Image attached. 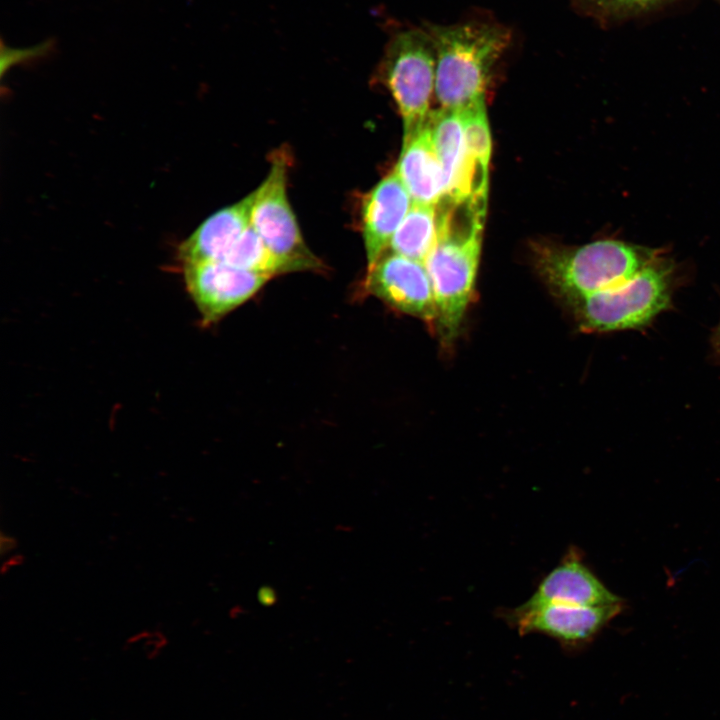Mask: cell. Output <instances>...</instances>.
Wrapping results in <instances>:
<instances>
[{
	"label": "cell",
	"mask_w": 720,
	"mask_h": 720,
	"mask_svg": "<svg viewBox=\"0 0 720 720\" xmlns=\"http://www.w3.org/2000/svg\"><path fill=\"white\" fill-rule=\"evenodd\" d=\"M486 205L472 200L438 204L439 235L424 265L435 296V328L446 346L456 338L474 297Z\"/></svg>",
	"instance_id": "obj_1"
},
{
	"label": "cell",
	"mask_w": 720,
	"mask_h": 720,
	"mask_svg": "<svg viewBox=\"0 0 720 720\" xmlns=\"http://www.w3.org/2000/svg\"><path fill=\"white\" fill-rule=\"evenodd\" d=\"M424 27L435 47V94L441 108L462 111L485 102L494 67L510 44V30L489 22Z\"/></svg>",
	"instance_id": "obj_2"
},
{
	"label": "cell",
	"mask_w": 720,
	"mask_h": 720,
	"mask_svg": "<svg viewBox=\"0 0 720 720\" xmlns=\"http://www.w3.org/2000/svg\"><path fill=\"white\" fill-rule=\"evenodd\" d=\"M655 258L617 240H599L573 249H544L538 267L547 283L570 302L614 288Z\"/></svg>",
	"instance_id": "obj_3"
},
{
	"label": "cell",
	"mask_w": 720,
	"mask_h": 720,
	"mask_svg": "<svg viewBox=\"0 0 720 720\" xmlns=\"http://www.w3.org/2000/svg\"><path fill=\"white\" fill-rule=\"evenodd\" d=\"M670 302V271L655 259L626 282L570 303L583 331L610 332L644 327Z\"/></svg>",
	"instance_id": "obj_4"
},
{
	"label": "cell",
	"mask_w": 720,
	"mask_h": 720,
	"mask_svg": "<svg viewBox=\"0 0 720 720\" xmlns=\"http://www.w3.org/2000/svg\"><path fill=\"white\" fill-rule=\"evenodd\" d=\"M380 68L383 82L400 111L403 139H406L427 123L431 113L436 52L426 28H408L394 33Z\"/></svg>",
	"instance_id": "obj_5"
},
{
	"label": "cell",
	"mask_w": 720,
	"mask_h": 720,
	"mask_svg": "<svg viewBox=\"0 0 720 720\" xmlns=\"http://www.w3.org/2000/svg\"><path fill=\"white\" fill-rule=\"evenodd\" d=\"M287 163L282 153L273 157L267 177L253 192L250 225L287 272L319 270L322 263L306 246L287 198Z\"/></svg>",
	"instance_id": "obj_6"
},
{
	"label": "cell",
	"mask_w": 720,
	"mask_h": 720,
	"mask_svg": "<svg viewBox=\"0 0 720 720\" xmlns=\"http://www.w3.org/2000/svg\"><path fill=\"white\" fill-rule=\"evenodd\" d=\"M187 291L209 327L253 297L271 275L244 270L222 261L184 264Z\"/></svg>",
	"instance_id": "obj_7"
},
{
	"label": "cell",
	"mask_w": 720,
	"mask_h": 720,
	"mask_svg": "<svg viewBox=\"0 0 720 720\" xmlns=\"http://www.w3.org/2000/svg\"><path fill=\"white\" fill-rule=\"evenodd\" d=\"M428 124L442 170L441 201H487L488 167L468 156L460 112L442 108L431 111Z\"/></svg>",
	"instance_id": "obj_8"
},
{
	"label": "cell",
	"mask_w": 720,
	"mask_h": 720,
	"mask_svg": "<svg viewBox=\"0 0 720 720\" xmlns=\"http://www.w3.org/2000/svg\"><path fill=\"white\" fill-rule=\"evenodd\" d=\"M364 290L393 309L435 327L437 310L424 263L390 252L367 270Z\"/></svg>",
	"instance_id": "obj_9"
},
{
	"label": "cell",
	"mask_w": 720,
	"mask_h": 720,
	"mask_svg": "<svg viewBox=\"0 0 720 720\" xmlns=\"http://www.w3.org/2000/svg\"><path fill=\"white\" fill-rule=\"evenodd\" d=\"M622 608V603L604 606L549 603L531 608L518 606L505 617L520 634L540 633L563 646L576 648L590 642Z\"/></svg>",
	"instance_id": "obj_10"
},
{
	"label": "cell",
	"mask_w": 720,
	"mask_h": 720,
	"mask_svg": "<svg viewBox=\"0 0 720 720\" xmlns=\"http://www.w3.org/2000/svg\"><path fill=\"white\" fill-rule=\"evenodd\" d=\"M622 602L583 562L580 554L572 549L519 607L531 608L549 603L604 606Z\"/></svg>",
	"instance_id": "obj_11"
},
{
	"label": "cell",
	"mask_w": 720,
	"mask_h": 720,
	"mask_svg": "<svg viewBox=\"0 0 720 720\" xmlns=\"http://www.w3.org/2000/svg\"><path fill=\"white\" fill-rule=\"evenodd\" d=\"M412 198L395 171L363 199L362 225L367 270L383 255L412 206Z\"/></svg>",
	"instance_id": "obj_12"
},
{
	"label": "cell",
	"mask_w": 720,
	"mask_h": 720,
	"mask_svg": "<svg viewBox=\"0 0 720 720\" xmlns=\"http://www.w3.org/2000/svg\"><path fill=\"white\" fill-rule=\"evenodd\" d=\"M253 193L208 217L178 247L182 265L221 261L240 235L250 226Z\"/></svg>",
	"instance_id": "obj_13"
},
{
	"label": "cell",
	"mask_w": 720,
	"mask_h": 720,
	"mask_svg": "<svg viewBox=\"0 0 720 720\" xmlns=\"http://www.w3.org/2000/svg\"><path fill=\"white\" fill-rule=\"evenodd\" d=\"M394 171L413 203L438 205L441 202L444 195L442 170L428 121L420 130L403 139Z\"/></svg>",
	"instance_id": "obj_14"
},
{
	"label": "cell",
	"mask_w": 720,
	"mask_h": 720,
	"mask_svg": "<svg viewBox=\"0 0 720 720\" xmlns=\"http://www.w3.org/2000/svg\"><path fill=\"white\" fill-rule=\"evenodd\" d=\"M439 227L438 205L413 203L388 248L392 253L424 263L437 242Z\"/></svg>",
	"instance_id": "obj_15"
},
{
	"label": "cell",
	"mask_w": 720,
	"mask_h": 720,
	"mask_svg": "<svg viewBox=\"0 0 720 720\" xmlns=\"http://www.w3.org/2000/svg\"><path fill=\"white\" fill-rule=\"evenodd\" d=\"M229 265L257 273H285L281 260L267 247L250 225L236 240L221 260Z\"/></svg>",
	"instance_id": "obj_16"
},
{
	"label": "cell",
	"mask_w": 720,
	"mask_h": 720,
	"mask_svg": "<svg viewBox=\"0 0 720 720\" xmlns=\"http://www.w3.org/2000/svg\"><path fill=\"white\" fill-rule=\"evenodd\" d=\"M459 112L462 118L468 156L488 167L492 144L485 102L475 104Z\"/></svg>",
	"instance_id": "obj_17"
},
{
	"label": "cell",
	"mask_w": 720,
	"mask_h": 720,
	"mask_svg": "<svg viewBox=\"0 0 720 720\" xmlns=\"http://www.w3.org/2000/svg\"><path fill=\"white\" fill-rule=\"evenodd\" d=\"M56 41L53 38L26 48H14L1 43L2 73L12 65L27 63L49 56L55 49Z\"/></svg>",
	"instance_id": "obj_18"
},
{
	"label": "cell",
	"mask_w": 720,
	"mask_h": 720,
	"mask_svg": "<svg viewBox=\"0 0 720 720\" xmlns=\"http://www.w3.org/2000/svg\"><path fill=\"white\" fill-rule=\"evenodd\" d=\"M665 0H601L599 5L612 13H631L646 10Z\"/></svg>",
	"instance_id": "obj_19"
},
{
	"label": "cell",
	"mask_w": 720,
	"mask_h": 720,
	"mask_svg": "<svg viewBox=\"0 0 720 720\" xmlns=\"http://www.w3.org/2000/svg\"><path fill=\"white\" fill-rule=\"evenodd\" d=\"M17 547V540L10 536L6 535L3 532L1 533V555L4 556L5 554H8L12 552Z\"/></svg>",
	"instance_id": "obj_20"
},
{
	"label": "cell",
	"mask_w": 720,
	"mask_h": 720,
	"mask_svg": "<svg viewBox=\"0 0 720 720\" xmlns=\"http://www.w3.org/2000/svg\"><path fill=\"white\" fill-rule=\"evenodd\" d=\"M24 558L21 555H15L8 559V561L4 562L2 565V574L5 573V570L10 569L11 567L18 566L23 562Z\"/></svg>",
	"instance_id": "obj_21"
},
{
	"label": "cell",
	"mask_w": 720,
	"mask_h": 720,
	"mask_svg": "<svg viewBox=\"0 0 720 720\" xmlns=\"http://www.w3.org/2000/svg\"><path fill=\"white\" fill-rule=\"evenodd\" d=\"M272 594H273V593H272L271 590H267L266 588H264L263 591H260V592H259V600H260L263 604H267V601H268L269 603H272V601L274 600V598H273V596H270V597H269V595H272Z\"/></svg>",
	"instance_id": "obj_22"
},
{
	"label": "cell",
	"mask_w": 720,
	"mask_h": 720,
	"mask_svg": "<svg viewBox=\"0 0 720 720\" xmlns=\"http://www.w3.org/2000/svg\"><path fill=\"white\" fill-rule=\"evenodd\" d=\"M598 4L601 2V0H595Z\"/></svg>",
	"instance_id": "obj_23"
},
{
	"label": "cell",
	"mask_w": 720,
	"mask_h": 720,
	"mask_svg": "<svg viewBox=\"0 0 720 720\" xmlns=\"http://www.w3.org/2000/svg\"><path fill=\"white\" fill-rule=\"evenodd\" d=\"M719 336H720V332H719Z\"/></svg>",
	"instance_id": "obj_24"
}]
</instances>
